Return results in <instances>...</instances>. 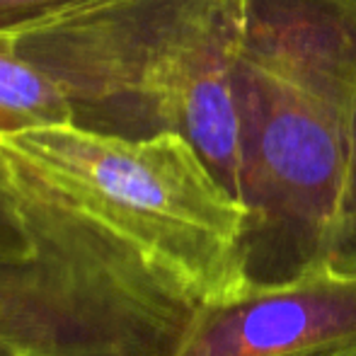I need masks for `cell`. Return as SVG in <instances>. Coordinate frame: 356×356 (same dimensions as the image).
I'll use <instances>...</instances> for the list:
<instances>
[{
	"label": "cell",
	"mask_w": 356,
	"mask_h": 356,
	"mask_svg": "<svg viewBox=\"0 0 356 356\" xmlns=\"http://www.w3.org/2000/svg\"><path fill=\"white\" fill-rule=\"evenodd\" d=\"M356 0H248L235 66L248 284L342 264Z\"/></svg>",
	"instance_id": "1"
},
{
	"label": "cell",
	"mask_w": 356,
	"mask_h": 356,
	"mask_svg": "<svg viewBox=\"0 0 356 356\" xmlns=\"http://www.w3.org/2000/svg\"><path fill=\"white\" fill-rule=\"evenodd\" d=\"M248 0H75L13 29L73 122L143 138L182 134L238 197L235 66Z\"/></svg>",
	"instance_id": "2"
},
{
	"label": "cell",
	"mask_w": 356,
	"mask_h": 356,
	"mask_svg": "<svg viewBox=\"0 0 356 356\" xmlns=\"http://www.w3.org/2000/svg\"><path fill=\"white\" fill-rule=\"evenodd\" d=\"M199 300L0 153V342L34 356H172Z\"/></svg>",
	"instance_id": "3"
},
{
	"label": "cell",
	"mask_w": 356,
	"mask_h": 356,
	"mask_svg": "<svg viewBox=\"0 0 356 356\" xmlns=\"http://www.w3.org/2000/svg\"><path fill=\"white\" fill-rule=\"evenodd\" d=\"M0 153L131 243L199 303L245 289V207L182 134L131 138L75 122L0 136Z\"/></svg>",
	"instance_id": "4"
},
{
	"label": "cell",
	"mask_w": 356,
	"mask_h": 356,
	"mask_svg": "<svg viewBox=\"0 0 356 356\" xmlns=\"http://www.w3.org/2000/svg\"><path fill=\"white\" fill-rule=\"evenodd\" d=\"M352 342L356 267L327 264L197 303L172 356H310Z\"/></svg>",
	"instance_id": "5"
},
{
	"label": "cell",
	"mask_w": 356,
	"mask_h": 356,
	"mask_svg": "<svg viewBox=\"0 0 356 356\" xmlns=\"http://www.w3.org/2000/svg\"><path fill=\"white\" fill-rule=\"evenodd\" d=\"M63 122H73L63 90L19 51L13 29H0V136Z\"/></svg>",
	"instance_id": "6"
},
{
	"label": "cell",
	"mask_w": 356,
	"mask_h": 356,
	"mask_svg": "<svg viewBox=\"0 0 356 356\" xmlns=\"http://www.w3.org/2000/svg\"><path fill=\"white\" fill-rule=\"evenodd\" d=\"M344 257L342 264L356 267V88L349 109V148H347V189H344Z\"/></svg>",
	"instance_id": "7"
},
{
	"label": "cell",
	"mask_w": 356,
	"mask_h": 356,
	"mask_svg": "<svg viewBox=\"0 0 356 356\" xmlns=\"http://www.w3.org/2000/svg\"><path fill=\"white\" fill-rule=\"evenodd\" d=\"M75 0H0V29H17Z\"/></svg>",
	"instance_id": "8"
},
{
	"label": "cell",
	"mask_w": 356,
	"mask_h": 356,
	"mask_svg": "<svg viewBox=\"0 0 356 356\" xmlns=\"http://www.w3.org/2000/svg\"><path fill=\"white\" fill-rule=\"evenodd\" d=\"M310 356H356V342L344 344V347H337V349H327V352H320V354H310Z\"/></svg>",
	"instance_id": "9"
},
{
	"label": "cell",
	"mask_w": 356,
	"mask_h": 356,
	"mask_svg": "<svg viewBox=\"0 0 356 356\" xmlns=\"http://www.w3.org/2000/svg\"><path fill=\"white\" fill-rule=\"evenodd\" d=\"M0 356H17V352H15V349H10L8 344L0 342Z\"/></svg>",
	"instance_id": "10"
},
{
	"label": "cell",
	"mask_w": 356,
	"mask_h": 356,
	"mask_svg": "<svg viewBox=\"0 0 356 356\" xmlns=\"http://www.w3.org/2000/svg\"><path fill=\"white\" fill-rule=\"evenodd\" d=\"M17 356H34V354H17Z\"/></svg>",
	"instance_id": "11"
}]
</instances>
